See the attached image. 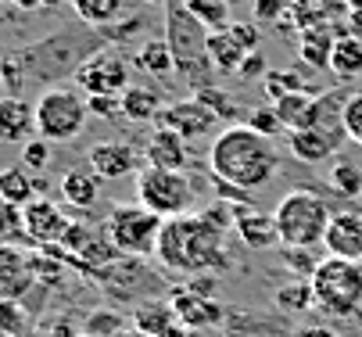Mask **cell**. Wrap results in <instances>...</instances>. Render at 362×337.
Segmentation results:
<instances>
[{
	"label": "cell",
	"mask_w": 362,
	"mask_h": 337,
	"mask_svg": "<svg viewBox=\"0 0 362 337\" xmlns=\"http://www.w3.org/2000/svg\"><path fill=\"white\" fill-rule=\"evenodd\" d=\"M209 169L219 183L233 187V190H266L276 172H280V151L276 143L262 133H255L244 122H233L226 129H219V136L209 148Z\"/></svg>",
	"instance_id": "1"
},
{
	"label": "cell",
	"mask_w": 362,
	"mask_h": 337,
	"mask_svg": "<svg viewBox=\"0 0 362 337\" xmlns=\"http://www.w3.org/2000/svg\"><path fill=\"white\" fill-rule=\"evenodd\" d=\"M162 269L197 276V273H226L233 266L226 252V233H219L201 212L197 215H176L165 219L158 248H154Z\"/></svg>",
	"instance_id": "2"
},
{
	"label": "cell",
	"mask_w": 362,
	"mask_h": 337,
	"mask_svg": "<svg viewBox=\"0 0 362 337\" xmlns=\"http://www.w3.org/2000/svg\"><path fill=\"white\" fill-rule=\"evenodd\" d=\"M165 43L176 58V72L187 79L190 90L212 86V54H209V29H204L183 4L169 0V18H165Z\"/></svg>",
	"instance_id": "3"
},
{
	"label": "cell",
	"mask_w": 362,
	"mask_h": 337,
	"mask_svg": "<svg viewBox=\"0 0 362 337\" xmlns=\"http://www.w3.org/2000/svg\"><path fill=\"white\" fill-rule=\"evenodd\" d=\"M276 230H280V248H316L327 240L330 230V205L316 194V190H287L280 205L273 208Z\"/></svg>",
	"instance_id": "4"
},
{
	"label": "cell",
	"mask_w": 362,
	"mask_h": 337,
	"mask_svg": "<svg viewBox=\"0 0 362 337\" xmlns=\"http://www.w3.org/2000/svg\"><path fill=\"white\" fill-rule=\"evenodd\" d=\"M348 97H351L348 90H327V93H320V119H316V126H308V129L287 136L294 158H301L308 165H323V162L337 158V151L344 148V140H348L344 122H341Z\"/></svg>",
	"instance_id": "5"
},
{
	"label": "cell",
	"mask_w": 362,
	"mask_h": 337,
	"mask_svg": "<svg viewBox=\"0 0 362 337\" xmlns=\"http://www.w3.org/2000/svg\"><path fill=\"white\" fill-rule=\"evenodd\" d=\"M33 108H36V136H43L50 143L76 140L90 119L86 93H79L72 86H47Z\"/></svg>",
	"instance_id": "6"
},
{
	"label": "cell",
	"mask_w": 362,
	"mask_h": 337,
	"mask_svg": "<svg viewBox=\"0 0 362 337\" xmlns=\"http://www.w3.org/2000/svg\"><path fill=\"white\" fill-rule=\"evenodd\" d=\"M313 291H316V309H323L327 316L337 319L355 316L362 309V262L327 255L313 273Z\"/></svg>",
	"instance_id": "7"
},
{
	"label": "cell",
	"mask_w": 362,
	"mask_h": 337,
	"mask_svg": "<svg viewBox=\"0 0 362 337\" xmlns=\"http://www.w3.org/2000/svg\"><path fill=\"white\" fill-rule=\"evenodd\" d=\"M162 226L165 219L154 215L151 208H144L140 201H126V205H115L108 212V223H105V233L115 244L119 255H133V259H147L158 248V237H162Z\"/></svg>",
	"instance_id": "8"
},
{
	"label": "cell",
	"mask_w": 362,
	"mask_h": 337,
	"mask_svg": "<svg viewBox=\"0 0 362 337\" xmlns=\"http://www.w3.org/2000/svg\"><path fill=\"white\" fill-rule=\"evenodd\" d=\"M90 280L105 291V298L133 302V305H140V302L154 298L158 291H165V276L154 273L144 259H133V255H119L115 262L93 269Z\"/></svg>",
	"instance_id": "9"
},
{
	"label": "cell",
	"mask_w": 362,
	"mask_h": 337,
	"mask_svg": "<svg viewBox=\"0 0 362 337\" xmlns=\"http://www.w3.org/2000/svg\"><path fill=\"white\" fill-rule=\"evenodd\" d=\"M136 201L151 208L162 219L190 215L194 208V183L180 169H158V165H144L136 172Z\"/></svg>",
	"instance_id": "10"
},
{
	"label": "cell",
	"mask_w": 362,
	"mask_h": 337,
	"mask_svg": "<svg viewBox=\"0 0 362 337\" xmlns=\"http://www.w3.org/2000/svg\"><path fill=\"white\" fill-rule=\"evenodd\" d=\"M72 79L83 86L86 97H122L129 90V61L112 47H100L76 69Z\"/></svg>",
	"instance_id": "11"
},
{
	"label": "cell",
	"mask_w": 362,
	"mask_h": 337,
	"mask_svg": "<svg viewBox=\"0 0 362 337\" xmlns=\"http://www.w3.org/2000/svg\"><path fill=\"white\" fill-rule=\"evenodd\" d=\"M258 51V29L247 25V22H233L230 29H219V32H209V54H212V65L216 72H240L244 58Z\"/></svg>",
	"instance_id": "12"
},
{
	"label": "cell",
	"mask_w": 362,
	"mask_h": 337,
	"mask_svg": "<svg viewBox=\"0 0 362 337\" xmlns=\"http://www.w3.org/2000/svg\"><path fill=\"white\" fill-rule=\"evenodd\" d=\"M18 215H22V233H25V240H33V244H40V248L62 244L65 233L72 230V219H69L54 201H50V198L29 201Z\"/></svg>",
	"instance_id": "13"
},
{
	"label": "cell",
	"mask_w": 362,
	"mask_h": 337,
	"mask_svg": "<svg viewBox=\"0 0 362 337\" xmlns=\"http://www.w3.org/2000/svg\"><path fill=\"white\" fill-rule=\"evenodd\" d=\"M223 337H298L284 312H255V309H230L223 323Z\"/></svg>",
	"instance_id": "14"
},
{
	"label": "cell",
	"mask_w": 362,
	"mask_h": 337,
	"mask_svg": "<svg viewBox=\"0 0 362 337\" xmlns=\"http://www.w3.org/2000/svg\"><path fill=\"white\" fill-rule=\"evenodd\" d=\"M216 122H219V119H216L209 108L197 105L194 97H187V101L165 105L162 115L154 119V129H169V133H176L180 140H194V136H204Z\"/></svg>",
	"instance_id": "15"
},
{
	"label": "cell",
	"mask_w": 362,
	"mask_h": 337,
	"mask_svg": "<svg viewBox=\"0 0 362 337\" xmlns=\"http://www.w3.org/2000/svg\"><path fill=\"white\" fill-rule=\"evenodd\" d=\"M173 309H176V323L180 326H190V330H212V326H223L226 323V309L219 298H201L194 291H187V287H176V291L169 295Z\"/></svg>",
	"instance_id": "16"
},
{
	"label": "cell",
	"mask_w": 362,
	"mask_h": 337,
	"mask_svg": "<svg viewBox=\"0 0 362 337\" xmlns=\"http://www.w3.org/2000/svg\"><path fill=\"white\" fill-rule=\"evenodd\" d=\"M233 230L240 237V244L251 248V252L280 248V230H276V215L273 212H262V208H255V205H237Z\"/></svg>",
	"instance_id": "17"
},
{
	"label": "cell",
	"mask_w": 362,
	"mask_h": 337,
	"mask_svg": "<svg viewBox=\"0 0 362 337\" xmlns=\"http://www.w3.org/2000/svg\"><path fill=\"white\" fill-rule=\"evenodd\" d=\"M86 162H90V172H97L100 179H122V176H133L140 169V158L126 140L93 143V148L86 151Z\"/></svg>",
	"instance_id": "18"
},
{
	"label": "cell",
	"mask_w": 362,
	"mask_h": 337,
	"mask_svg": "<svg viewBox=\"0 0 362 337\" xmlns=\"http://www.w3.org/2000/svg\"><path fill=\"white\" fill-rule=\"evenodd\" d=\"M323 248H327L334 259L362 262V212H358V208L334 212L330 230H327V240H323Z\"/></svg>",
	"instance_id": "19"
},
{
	"label": "cell",
	"mask_w": 362,
	"mask_h": 337,
	"mask_svg": "<svg viewBox=\"0 0 362 337\" xmlns=\"http://www.w3.org/2000/svg\"><path fill=\"white\" fill-rule=\"evenodd\" d=\"M36 136V108L25 97H0V143H29Z\"/></svg>",
	"instance_id": "20"
},
{
	"label": "cell",
	"mask_w": 362,
	"mask_h": 337,
	"mask_svg": "<svg viewBox=\"0 0 362 337\" xmlns=\"http://www.w3.org/2000/svg\"><path fill=\"white\" fill-rule=\"evenodd\" d=\"M147 165H158V169H187L190 165V151H187V140H180L169 129H154L147 136V148H144Z\"/></svg>",
	"instance_id": "21"
},
{
	"label": "cell",
	"mask_w": 362,
	"mask_h": 337,
	"mask_svg": "<svg viewBox=\"0 0 362 337\" xmlns=\"http://www.w3.org/2000/svg\"><path fill=\"white\" fill-rule=\"evenodd\" d=\"M43 179H33L25 165H8L0 169V201H4L8 208H25L29 201H36L43 194Z\"/></svg>",
	"instance_id": "22"
},
{
	"label": "cell",
	"mask_w": 362,
	"mask_h": 337,
	"mask_svg": "<svg viewBox=\"0 0 362 337\" xmlns=\"http://www.w3.org/2000/svg\"><path fill=\"white\" fill-rule=\"evenodd\" d=\"M129 323H133L140 333H147V337H165L169 330L180 326V323H176V309H173L169 298H147V302L133 305Z\"/></svg>",
	"instance_id": "23"
},
{
	"label": "cell",
	"mask_w": 362,
	"mask_h": 337,
	"mask_svg": "<svg viewBox=\"0 0 362 337\" xmlns=\"http://www.w3.org/2000/svg\"><path fill=\"white\" fill-rule=\"evenodd\" d=\"M273 108H276L287 133H301L308 126H316V119H320V93H313V90L287 93V97H280Z\"/></svg>",
	"instance_id": "24"
},
{
	"label": "cell",
	"mask_w": 362,
	"mask_h": 337,
	"mask_svg": "<svg viewBox=\"0 0 362 337\" xmlns=\"http://www.w3.org/2000/svg\"><path fill=\"white\" fill-rule=\"evenodd\" d=\"M58 190H62L65 205H72L76 212H90L97 205V198H100V176L90 172V169H69L62 176Z\"/></svg>",
	"instance_id": "25"
},
{
	"label": "cell",
	"mask_w": 362,
	"mask_h": 337,
	"mask_svg": "<svg viewBox=\"0 0 362 337\" xmlns=\"http://www.w3.org/2000/svg\"><path fill=\"white\" fill-rule=\"evenodd\" d=\"M337 36H344L341 29H330V25H313V29H301V43H298V54L305 65L313 69H330V54H334V43Z\"/></svg>",
	"instance_id": "26"
},
{
	"label": "cell",
	"mask_w": 362,
	"mask_h": 337,
	"mask_svg": "<svg viewBox=\"0 0 362 337\" xmlns=\"http://www.w3.org/2000/svg\"><path fill=\"white\" fill-rule=\"evenodd\" d=\"M273 305L284 316H305L316 309V291H313V280H291L284 287L273 291Z\"/></svg>",
	"instance_id": "27"
},
{
	"label": "cell",
	"mask_w": 362,
	"mask_h": 337,
	"mask_svg": "<svg viewBox=\"0 0 362 337\" xmlns=\"http://www.w3.org/2000/svg\"><path fill=\"white\" fill-rule=\"evenodd\" d=\"M122 115L129 119V122H154L162 115V97H158V90H151V86H129L126 93H122Z\"/></svg>",
	"instance_id": "28"
},
{
	"label": "cell",
	"mask_w": 362,
	"mask_h": 337,
	"mask_svg": "<svg viewBox=\"0 0 362 337\" xmlns=\"http://www.w3.org/2000/svg\"><path fill=\"white\" fill-rule=\"evenodd\" d=\"M136 65H140L147 76L162 79V83H169L173 72H176V58H173V51H169L165 40H144L140 51H136Z\"/></svg>",
	"instance_id": "29"
},
{
	"label": "cell",
	"mask_w": 362,
	"mask_h": 337,
	"mask_svg": "<svg viewBox=\"0 0 362 337\" xmlns=\"http://www.w3.org/2000/svg\"><path fill=\"white\" fill-rule=\"evenodd\" d=\"M330 72L337 76V79H355V76H362V40H355V36H337V43H334V54H330Z\"/></svg>",
	"instance_id": "30"
},
{
	"label": "cell",
	"mask_w": 362,
	"mask_h": 337,
	"mask_svg": "<svg viewBox=\"0 0 362 337\" xmlns=\"http://www.w3.org/2000/svg\"><path fill=\"white\" fill-rule=\"evenodd\" d=\"M129 326H133L129 316L108 305V309H97V312H90V316L83 319V333H79V337H119V333L129 330Z\"/></svg>",
	"instance_id": "31"
},
{
	"label": "cell",
	"mask_w": 362,
	"mask_h": 337,
	"mask_svg": "<svg viewBox=\"0 0 362 337\" xmlns=\"http://www.w3.org/2000/svg\"><path fill=\"white\" fill-rule=\"evenodd\" d=\"M190 97H194L197 105H204V108H209V112H212L219 122H226V126H233V122H237V115H240L237 101L230 97L226 90H219L216 83H212V86H201V90H194Z\"/></svg>",
	"instance_id": "32"
},
{
	"label": "cell",
	"mask_w": 362,
	"mask_h": 337,
	"mask_svg": "<svg viewBox=\"0 0 362 337\" xmlns=\"http://www.w3.org/2000/svg\"><path fill=\"white\" fill-rule=\"evenodd\" d=\"M327 183H330L334 194H341V198L355 201V198H362V165H355V162L341 158V162H334V169H330Z\"/></svg>",
	"instance_id": "33"
},
{
	"label": "cell",
	"mask_w": 362,
	"mask_h": 337,
	"mask_svg": "<svg viewBox=\"0 0 362 337\" xmlns=\"http://www.w3.org/2000/svg\"><path fill=\"white\" fill-rule=\"evenodd\" d=\"M183 8L209 32L230 29V4H226V0H183Z\"/></svg>",
	"instance_id": "34"
},
{
	"label": "cell",
	"mask_w": 362,
	"mask_h": 337,
	"mask_svg": "<svg viewBox=\"0 0 362 337\" xmlns=\"http://www.w3.org/2000/svg\"><path fill=\"white\" fill-rule=\"evenodd\" d=\"M72 8H76L79 22H86V25H108L119 18L122 0H72Z\"/></svg>",
	"instance_id": "35"
},
{
	"label": "cell",
	"mask_w": 362,
	"mask_h": 337,
	"mask_svg": "<svg viewBox=\"0 0 362 337\" xmlns=\"http://www.w3.org/2000/svg\"><path fill=\"white\" fill-rule=\"evenodd\" d=\"M262 86H266V93H269V101H273V105H276L280 97H287V93H305V90H308L305 76H301V72H294V69L269 72V76L262 79Z\"/></svg>",
	"instance_id": "36"
},
{
	"label": "cell",
	"mask_w": 362,
	"mask_h": 337,
	"mask_svg": "<svg viewBox=\"0 0 362 337\" xmlns=\"http://www.w3.org/2000/svg\"><path fill=\"white\" fill-rule=\"evenodd\" d=\"M284 262L294 269V280H313L323 259H316V248H284Z\"/></svg>",
	"instance_id": "37"
},
{
	"label": "cell",
	"mask_w": 362,
	"mask_h": 337,
	"mask_svg": "<svg viewBox=\"0 0 362 337\" xmlns=\"http://www.w3.org/2000/svg\"><path fill=\"white\" fill-rule=\"evenodd\" d=\"M244 126H251L255 133H262V136H280L284 133V122H280V115H276V108L269 105V108H251L247 115H244Z\"/></svg>",
	"instance_id": "38"
},
{
	"label": "cell",
	"mask_w": 362,
	"mask_h": 337,
	"mask_svg": "<svg viewBox=\"0 0 362 337\" xmlns=\"http://www.w3.org/2000/svg\"><path fill=\"white\" fill-rule=\"evenodd\" d=\"M25 65H22V54H4L0 58V83L8 86L11 97H18V90L25 86Z\"/></svg>",
	"instance_id": "39"
},
{
	"label": "cell",
	"mask_w": 362,
	"mask_h": 337,
	"mask_svg": "<svg viewBox=\"0 0 362 337\" xmlns=\"http://www.w3.org/2000/svg\"><path fill=\"white\" fill-rule=\"evenodd\" d=\"M22 165L29 172H43L50 165V140L43 136H33L29 143H22Z\"/></svg>",
	"instance_id": "40"
},
{
	"label": "cell",
	"mask_w": 362,
	"mask_h": 337,
	"mask_svg": "<svg viewBox=\"0 0 362 337\" xmlns=\"http://www.w3.org/2000/svg\"><path fill=\"white\" fill-rule=\"evenodd\" d=\"M294 15H298L294 0H255V18L258 22H284V18H294Z\"/></svg>",
	"instance_id": "41"
},
{
	"label": "cell",
	"mask_w": 362,
	"mask_h": 337,
	"mask_svg": "<svg viewBox=\"0 0 362 337\" xmlns=\"http://www.w3.org/2000/svg\"><path fill=\"white\" fill-rule=\"evenodd\" d=\"M341 122H344L348 140L362 148V93H351V97L344 101V115H341Z\"/></svg>",
	"instance_id": "42"
},
{
	"label": "cell",
	"mask_w": 362,
	"mask_h": 337,
	"mask_svg": "<svg viewBox=\"0 0 362 337\" xmlns=\"http://www.w3.org/2000/svg\"><path fill=\"white\" fill-rule=\"evenodd\" d=\"M201 215L209 219L219 233H230V230H233V219H237V208H233V205H226V201H216V205L204 208Z\"/></svg>",
	"instance_id": "43"
},
{
	"label": "cell",
	"mask_w": 362,
	"mask_h": 337,
	"mask_svg": "<svg viewBox=\"0 0 362 337\" xmlns=\"http://www.w3.org/2000/svg\"><path fill=\"white\" fill-rule=\"evenodd\" d=\"M187 291L201 295V298H216L219 295V273H197V276H187L183 280Z\"/></svg>",
	"instance_id": "44"
},
{
	"label": "cell",
	"mask_w": 362,
	"mask_h": 337,
	"mask_svg": "<svg viewBox=\"0 0 362 337\" xmlns=\"http://www.w3.org/2000/svg\"><path fill=\"white\" fill-rule=\"evenodd\" d=\"M86 105H90V115H97V119L122 115V101L119 97H86Z\"/></svg>",
	"instance_id": "45"
},
{
	"label": "cell",
	"mask_w": 362,
	"mask_h": 337,
	"mask_svg": "<svg viewBox=\"0 0 362 337\" xmlns=\"http://www.w3.org/2000/svg\"><path fill=\"white\" fill-rule=\"evenodd\" d=\"M237 76H240V79H266L269 72H266V58H262V51H255V54H247Z\"/></svg>",
	"instance_id": "46"
},
{
	"label": "cell",
	"mask_w": 362,
	"mask_h": 337,
	"mask_svg": "<svg viewBox=\"0 0 362 337\" xmlns=\"http://www.w3.org/2000/svg\"><path fill=\"white\" fill-rule=\"evenodd\" d=\"M344 32L362 40V11H348V22H344Z\"/></svg>",
	"instance_id": "47"
},
{
	"label": "cell",
	"mask_w": 362,
	"mask_h": 337,
	"mask_svg": "<svg viewBox=\"0 0 362 337\" xmlns=\"http://www.w3.org/2000/svg\"><path fill=\"white\" fill-rule=\"evenodd\" d=\"M298 337H337V333L327 326H298Z\"/></svg>",
	"instance_id": "48"
},
{
	"label": "cell",
	"mask_w": 362,
	"mask_h": 337,
	"mask_svg": "<svg viewBox=\"0 0 362 337\" xmlns=\"http://www.w3.org/2000/svg\"><path fill=\"white\" fill-rule=\"evenodd\" d=\"M11 8H43V4H54V0H4Z\"/></svg>",
	"instance_id": "49"
},
{
	"label": "cell",
	"mask_w": 362,
	"mask_h": 337,
	"mask_svg": "<svg viewBox=\"0 0 362 337\" xmlns=\"http://www.w3.org/2000/svg\"><path fill=\"white\" fill-rule=\"evenodd\" d=\"M165 337H204L201 330H190V326H176V330H169Z\"/></svg>",
	"instance_id": "50"
},
{
	"label": "cell",
	"mask_w": 362,
	"mask_h": 337,
	"mask_svg": "<svg viewBox=\"0 0 362 337\" xmlns=\"http://www.w3.org/2000/svg\"><path fill=\"white\" fill-rule=\"evenodd\" d=\"M119 337H147V333H140V330H136V326H129V330H122V333H119Z\"/></svg>",
	"instance_id": "51"
},
{
	"label": "cell",
	"mask_w": 362,
	"mask_h": 337,
	"mask_svg": "<svg viewBox=\"0 0 362 337\" xmlns=\"http://www.w3.org/2000/svg\"><path fill=\"white\" fill-rule=\"evenodd\" d=\"M348 4V11H362V0H344Z\"/></svg>",
	"instance_id": "52"
}]
</instances>
